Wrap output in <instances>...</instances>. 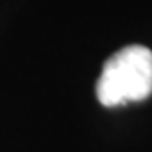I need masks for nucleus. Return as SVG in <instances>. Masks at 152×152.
Segmentation results:
<instances>
[{"instance_id": "f257e3e1", "label": "nucleus", "mask_w": 152, "mask_h": 152, "mask_svg": "<svg viewBox=\"0 0 152 152\" xmlns=\"http://www.w3.org/2000/svg\"><path fill=\"white\" fill-rule=\"evenodd\" d=\"M103 106L143 101L152 94V51L145 46H126L104 62L95 86Z\"/></svg>"}]
</instances>
